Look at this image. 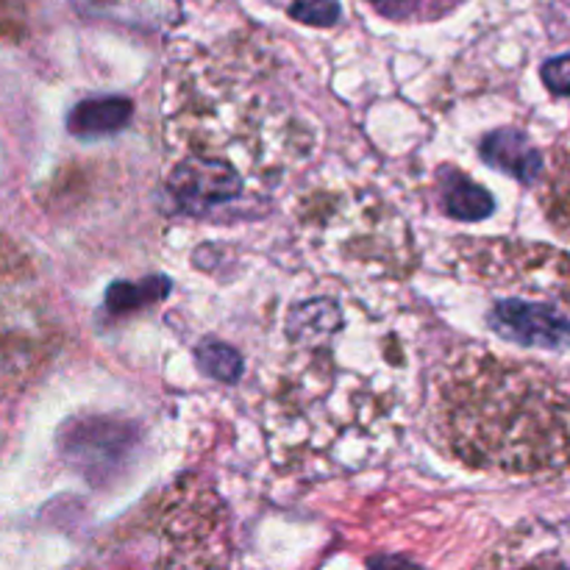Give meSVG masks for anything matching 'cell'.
<instances>
[{"label":"cell","instance_id":"obj_1","mask_svg":"<svg viewBox=\"0 0 570 570\" xmlns=\"http://www.w3.org/2000/svg\"><path fill=\"white\" fill-rule=\"evenodd\" d=\"M438 417L456 460L507 476L570 473V393L546 367L460 351L438 382Z\"/></svg>","mask_w":570,"mask_h":570},{"label":"cell","instance_id":"obj_2","mask_svg":"<svg viewBox=\"0 0 570 570\" xmlns=\"http://www.w3.org/2000/svg\"><path fill=\"white\" fill-rule=\"evenodd\" d=\"M167 184H170L178 209L193 212V215L215 209L217 204H228L243 193V181L228 161L200 154L178 161Z\"/></svg>","mask_w":570,"mask_h":570},{"label":"cell","instance_id":"obj_3","mask_svg":"<svg viewBox=\"0 0 570 570\" xmlns=\"http://www.w3.org/2000/svg\"><path fill=\"white\" fill-rule=\"evenodd\" d=\"M488 323L493 332L523 348H566L570 345V317L549 304L523 298H507L490 309Z\"/></svg>","mask_w":570,"mask_h":570},{"label":"cell","instance_id":"obj_4","mask_svg":"<svg viewBox=\"0 0 570 570\" xmlns=\"http://www.w3.org/2000/svg\"><path fill=\"white\" fill-rule=\"evenodd\" d=\"M61 451L72 465L81 468L87 476L106 473L117 468L128 454V445L134 443L131 429L126 423L104 421V417H89V421L70 423L61 432Z\"/></svg>","mask_w":570,"mask_h":570},{"label":"cell","instance_id":"obj_5","mask_svg":"<svg viewBox=\"0 0 570 570\" xmlns=\"http://www.w3.org/2000/svg\"><path fill=\"white\" fill-rule=\"evenodd\" d=\"M482 159L495 170L518 178L523 184L538 181L543 173V156L534 148L532 139L515 128H499L482 139Z\"/></svg>","mask_w":570,"mask_h":570},{"label":"cell","instance_id":"obj_6","mask_svg":"<svg viewBox=\"0 0 570 570\" xmlns=\"http://www.w3.org/2000/svg\"><path fill=\"white\" fill-rule=\"evenodd\" d=\"M495 250L507 256V265H515L518 273L532 278L546 293H554L570 304V254L551 248H523V245H499Z\"/></svg>","mask_w":570,"mask_h":570},{"label":"cell","instance_id":"obj_7","mask_svg":"<svg viewBox=\"0 0 570 570\" xmlns=\"http://www.w3.org/2000/svg\"><path fill=\"white\" fill-rule=\"evenodd\" d=\"M134 115V104L122 95H98L76 104L67 115V128L78 139H100L122 131Z\"/></svg>","mask_w":570,"mask_h":570},{"label":"cell","instance_id":"obj_8","mask_svg":"<svg viewBox=\"0 0 570 570\" xmlns=\"http://www.w3.org/2000/svg\"><path fill=\"white\" fill-rule=\"evenodd\" d=\"M443 184V209L445 215L456 217V220H484V217L493 215L495 204L493 195L482 187V184L473 181L471 176L456 170H443L440 176Z\"/></svg>","mask_w":570,"mask_h":570},{"label":"cell","instance_id":"obj_9","mask_svg":"<svg viewBox=\"0 0 570 570\" xmlns=\"http://www.w3.org/2000/svg\"><path fill=\"white\" fill-rule=\"evenodd\" d=\"M543 206L549 220L570 237V128L566 137L560 139V145H557L554 165H551L549 184H546Z\"/></svg>","mask_w":570,"mask_h":570},{"label":"cell","instance_id":"obj_10","mask_svg":"<svg viewBox=\"0 0 570 570\" xmlns=\"http://www.w3.org/2000/svg\"><path fill=\"white\" fill-rule=\"evenodd\" d=\"M173 284L165 276H150L142 282H115L106 289V309L109 315H128V312H139L142 306L159 304L170 295Z\"/></svg>","mask_w":570,"mask_h":570},{"label":"cell","instance_id":"obj_11","mask_svg":"<svg viewBox=\"0 0 570 570\" xmlns=\"http://www.w3.org/2000/svg\"><path fill=\"white\" fill-rule=\"evenodd\" d=\"M195 360H198L200 371L212 379H220V382L232 384L243 376V360H239L237 351L232 345L220 343V340H204L195 351Z\"/></svg>","mask_w":570,"mask_h":570},{"label":"cell","instance_id":"obj_12","mask_svg":"<svg viewBox=\"0 0 570 570\" xmlns=\"http://www.w3.org/2000/svg\"><path fill=\"white\" fill-rule=\"evenodd\" d=\"M289 14L306 26L328 28L340 20V0H295Z\"/></svg>","mask_w":570,"mask_h":570},{"label":"cell","instance_id":"obj_13","mask_svg":"<svg viewBox=\"0 0 570 570\" xmlns=\"http://www.w3.org/2000/svg\"><path fill=\"white\" fill-rule=\"evenodd\" d=\"M543 76V83L554 95H562L568 98L570 95V56H557V59H549L540 70Z\"/></svg>","mask_w":570,"mask_h":570},{"label":"cell","instance_id":"obj_14","mask_svg":"<svg viewBox=\"0 0 570 570\" xmlns=\"http://www.w3.org/2000/svg\"><path fill=\"white\" fill-rule=\"evenodd\" d=\"M367 3H373L382 14L395 17V20H404V17L415 14L417 9V0H367Z\"/></svg>","mask_w":570,"mask_h":570},{"label":"cell","instance_id":"obj_15","mask_svg":"<svg viewBox=\"0 0 570 570\" xmlns=\"http://www.w3.org/2000/svg\"><path fill=\"white\" fill-rule=\"evenodd\" d=\"M371 570H421V568L412 566V562L406 560H399V557H376V560H371Z\"/></svg>","mask_w":570,"mask_h":570}]
</instances>
